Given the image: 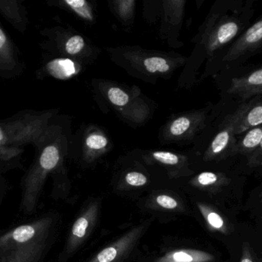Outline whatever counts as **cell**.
Wrapping results in <instances>:
<instances>
[{
    "label": "cell",
    "mask_w": 262,
    "mask_h": 262,
    "mask_svg": "<svg viewBox=\"0 0 262 262\" xmlns=\"http://www.w3.org/2000/svg\"><path fill=\"white\" fill-rule=\"evenodd\" d=\"M155 203L157 206L166 210H174L179 207L178 201L176 198L165 194L157 195L155 198Z\"/></svg>",
    "instance_id": "d6986e66"
},
{
    "label": "cell",
    "mask_w": 262,
    "mask_h": 262,
    "mask_svg": "<svg viewBox=\"0 0 262 262\" xmlns=\"http://www.w3.org/2000/svg\"><path fill=\"white\" fill-rule=\"evenodd\" d=\"M49 72L53 76L58 78H69V77L76 73L75 64L70 59L61 58V59L54 60L48 65Z\"/></svg>",
    "instance_id": "30bf717a"
},
{
    "label": "cell",
    "mask_w": 262,
    "mask_h": 262,
    "mask_svg": "<svg viewBox=\"0 0 262 262\" xmlns=\"http://www.w3.org/2000/svg\"><path fill=\"white\" fill-rule=\"evenodd\" d=\"M66 4L69 5V7L75 11L77 14L84 19L92 21L93 19V14L92 9L89 6V3L84 0H67Z\"/></svg>",
    "instance_id": "5bb4252c"
},
{
    "label": "cell",
    "mask_w": 262,
    "mask_h": 262,
    "mask_svg": "<svg viewBox=\"0 0 262 262\" xmlns=\"http://www.w3.org/2000/svg\"><path fill=\"white\" fill-rule=\"evenodd\" d=\"M219 177L213 172H206L200 174L195 178L197 184L201 186H209L215 184L218 182Z\"/></svg>",
    "instance_id": "7402d4cb"
},
{
    "label": "cell",
    "mask_w": 262,
    "mask_h": 262,
    "mask_svg": "<svg viewBox=\"0 0 262 262\" xmlns=\"http://www.w3.org/2000/svg\"><path fill=\"white\" fill-rule=\"evenodd\" d=\"M235 114L237 116L235 135H239L253 128L262 125V96L240 106Z\"/></svg>",
    "instance_id": "8992f818"
},
{
    "label": "cell",
    "mask_w": 262,
    "mask_h": 262,
    "mask_svg": "<svg viewBox=\"0 0 262 262\" xmlns=\"http://www.w3.org/2000/svg\"><path fill=\"white\" fill-rule=\"evenodd\" d=\"M99 213V205L96 201L91 203L80 214L71 229L68 250L74 252L89 238L93 231Z\"/></svg>",
    "instance_id": "3957f363"
},
{
    "label": "cell",
    "mask_w": 262,
    "mask_h": 262,
    "mask_svg": "<svg viewBox=\"0 0 262 262\" xmlns=\"http://www.w3.org/2000/svg\"><path fill=\"white\" fill-rule=\"evenodd\" d=\"M107 139L101 134H92L88 137L86 146L91 150L100 151L107 146Z\"/></svg>",
    "instance_id": "e0dca14e"
},
{
    "label": "cell",
    "mask_w": 262,
    "mask_h": 262,
    "mask_svg": "<svg viewBox=\"0 0 262 262\" xmlns=\"http://www.w3.org/2000/svg\"><path fill=\"white\" fill-rule=\"evenodd\" d=\"M84 44V38L81 35H74L66 43V49L70 55H76L82 50Z\"/></svg>",
    "instance_id": "ac0fdd59"
},
{
    "label": "cell",
    "mask_w": 262,
    "mask_h": 262,
    "mask_svg": "<svg viewBox=\"0 0 262 262\" xmlns=\"http://www.w3.org/2000/svg\"><path fill=\"white\" fill-rule=\"evenodd\" d=\"M5 43H6V35H4L3 31L0 29V48L3 47Z\"/></svg>",
    "instance_id": "cb8c5ba5"
},
{
    "label": "cell",
    "mask_w": 262,
    "mask_h": 262,
    "mask_svg": "<svg viewBox=\"0 0 262 262\" xmlns=\"http://www.w3.org/2000/svg\"><path fill=\"white\" fill-rule=\"evenodd\" d=\"M228 93L248 99L262 94V68L247 75L232 78Z\"/></svg>",
    "instance_id": "52a82bcc"
},
{
    "label": "cell",
    "mask_w": 262,
    "mask_h": 262,
    "mask_svg": "<svg viewBox=\"0 0 262 262\" xmlns=\"http://www.w3.org/2000/svg\"><path fill=\"white\" fill-rule=\"evenodd\" d=\"M59 152L55 146H49L43 151L40 158V165L45 170L53 169L59 161Z\"/></svg>",
    "instance_id": "7c38bea8"
},
{
    "label": "cell",
    "mask_w": 262,
    "mask_h": 262,
    "mask_svg": "<svg viewBox=\"0 0 262 262\" xmlns=\"http://www.w3.org/2000/svg\"><path fill=\"white\" fill-rule=\"evenodd\" d=\"M252 160V161L256 162V163L257 162L262 161V140L258 149L253 152Z\"/></svg>",
    "instance_id": "603a6c76"
},
{
    "label": "cell",
    "mask_w": 262,
    "mask_h": 262,
    "mask_svg": "<svg viewBox=\"0 0 262 262\" xmlns=\"http://www.w3.org/2000/svg\"><path fill=\"white\" fill-rule=\"evenodd\" d=\"M237 116L235 112L228 115L222 124V130L212 140L207 152V157L215 158L226 153L229 151L235 152L236 135L235 134Z\"/></svg>",
    "instance_id": "5b68a950"
},
{
    "label": "cell",
    "mask_w": 262,
    "mask_h": 262,
    "mask_svg": "<svg viewBox=\"0 0 262 262\" xmlns=\"http://www.w3.org/2000/svg\"><path fill=\"white\" fill-rule=\"evenodd\" d=\"M214 22L208 32L206 47L209 52H213L219 48L232 41L241 31L242 24L235 15H215Z\"/></svg>",
    "instance_id": "7a4b0ae2"
},
{
    "label": "cell",
    "mask_w": 262,
    "mask_h": 262,
    "mask_svg": "<svg viewBox=\"0 0 262 262\" xmlns=\"http://www.w3.org/2000/svg\"><path fill=\"white\" fill-rule=\"evenodd\" d=\"M108 99L115 106H124L130 100L129 95L120 88L112 87L107 92Z\"/></svg>",
    "instance_id": "9a60e30c"
},
{
    "label": "cell",
    "mask_w": 262,
    "mask_h": 262,
    "mask_svg": "<svg viewBox=\"0 0 262 262\" xmlns=\"http://www.w3.org/2000/svg\"><path fill=\"white\" fill-rule=\"evenodd\" d=\"M199 207H200V211L204 215L206 221L211 227L215 229H223V226H224V221L219 214L212 212V211H209L205 206H200Z\"/></svg>",
    "instance_id": "2e32d148"
},
{
    "label": "cell",
    "mask_w": 262,
    "mask_h": 262,
    "mask_svg": "<svg viewBox=\"0 0 262 262\" xmlns=\"http://www.w3.org/2000/svg\"><path fill=\"white\" fill-rule=\"evenodd\" d=\"M241 262H252V259L249 258H244Z\"/></svg>",
    "instance_id": "d4e9b609"
},
{
    "label": "cell",
    "mask_w": 262,
    "mask_h": 262,
    "mask_svg": "<svg viewBox=\"0 0 262 262\" xmlns=\"http://www.w3.org/2000/svg\"><path fill=\"white\" fill-rule=\"evenodd\" d=\"M262 46V17L249 27L231 46L223 60L234 61Z\"/></svg>",
    "instance_id": "277c9868"
},
{
    "label": "cell",
    "mask_w": 262,
    "mask_h": 262,
    "mask_svg": "<svg viewBox=\"0 0 262 262\" xmlns=\"http://www.w3.org/2000/svg\"><path fill=\"white\" fill-rule=\"evenodd\" d=\"M145 69L150 73H165L169 70L167 60L162 57H150L144 60Z\"/></svg>",
    "instance_id": "4fadbf2b"
},
{
    "label": "cell",
    "mask_w": 262,
    "mask_h": 262,
    "mask_svg": "<svg viewBox=\"0 0 262 262\" xmlns=\"http://www.w3.org/2000/svg\"><path fill=\"white\" fill-rule=\"evenodd\" d=\"M169 262H180V261H169Z\"/></svg>",
    "instance_id": "484cf974"
},
{
    "label": "cell",
    "mask_w": 262,
    "mask_h": 262,
    "mask_svg": "<svg viewBox=\"0 0 262 262\" xmlns=\"http://www.w3.org/2000/svg\"><path fill=\"white\" fill-rule=\"evenodd\" d=\"M148 226V223H144L131 229L121 238L100 251L88 262H122L137 246Z\"/></svg>",
    "instance_id": "6da1fadb"
},
{
    "label": "cell",
    "mask_w": 262,
    "mask_h": 262,
    "mask_svg": "<svg viewBox=\"0 0 262 262\" xmlns=\"http://www.w3.org/2000/svg\"><path fill=\"white\" fill-rule=\"evenodd\" d=\"M125 181L127 184L134 186V187H141L148 183L146 175L137 172H131L127 173L125 176Z\"/></svg>",
    "instance_id": "44dd1931"
},
{
    "label": "cell",
    "mask_w": 262,
    "mask_h": 262,
    "mask_svg": "<svg viewBox=\"0 0 262 262\" xmlns=\"http://www.w3.org/2000/svg\"><path fill=\"white\" fill-rule=\"evenodd\" d=\"M203 116L197 117L193 121L188 117H180L172 122L169 127V132L172 135L180 136L186 133L191 128L195 126V125L203 123Z\"/></svg>",
    "instance_id": "8fae6325"
},
{
    "label": "cell",
    "mask_w": 262,
    "mask_h": 262,
    "mask_svg": "<svg viewBox=\"0 0 262 262\" xmlns=\"http://www.w3.org/2000/svg\"><path fill=\"white\" fill-rule=\"evenodd\" d=\"M247 133L237 141L235 152L241 153H253L262 140V125L248 131Z\"/></svg>",
    "instance_id": "9c48e42d"
},
{
    "label": "cell",
    "mask_w": 262,
    "mask_h": 262,
    "mask_svg": "<svg viewBox=\"0 0 262 262\" xmlns=\"http://www.w3.org/2000/svg\"><path fill=\"white\" fill-rule=\"evenodd\" d=\"M214 257L210 254L193 249H179L168 252L156 262H210Z\"/></svg>",
    "instance_id": "ba28073f"
},
{
    "label": "cell",
    "mask_w": 262,
    "mask_h": 262,
    "mask_svg": "<svg viewBox=\"0 0 262 262\" xmlns=\"http://www.w3.org/2000/svg\"><path fill=\"white\" fill-rule=\"evenodd\" d=\"M152 158L159 163L164 165L174 166L178 164L180 158L176 154L169 152H155L152 154Z\"/></svg>",
    "instance_id": "ffe728a7"
}]
</instances>
